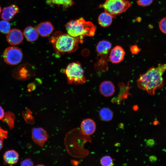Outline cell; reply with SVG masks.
<instances>
[{
    "instance_id": "22",
    "label": "cell",
    "mask_w": 166,
    "mask_h": 166,
    "mask_svg": "<svg viewBox=\"0 0 166 166\" xmlns=\"http://www.w3.org/2000/svg\"><path fill=\"white\" fill-rule=\"evenodd\" d=\"M10 23L5 20L0 21V32L3 34H7L10 30Z\"/></svg>"
},
{
    "instance_id": "25",
    "label": "cell",
    "mask_w": 166,
    "mask_h": 166,
    "mask_svg": "<svg viewBox=\"0 0 166 166\" xmlns=\"http://www.w3.org/2000/svg\"><path fill=\"white\" fill-rule=\"evenodd\" d=\"M153 0H137V3L138 5L145 6L150 5L153 2Z\"/></svg>"
},
{
    "instance_id": "16",
    "label": "cell",
    "mask_w": 166,
    "mask_h": 166,
    "mask_svg": "<svg viewBox=\"0 0 166 166\" xmlns=\"http://www.w3.org/2000/svg\"><path fill=\"white\" fill-rule=\"evenodd\" d=\"M112 47V44L109 41L103 40L100 41L96 47V51L101 55H106Z\"/></svg>"
},
{
    "instance_id": "2",
    "label": "cell",
    "mask_w": 166,
    "mask_h": 166,
    "mask_svg": "<svg viewBox=\"0 0 166 166\" xmlns=\"http://www.w3.org/2000/svg\"><path fill=\"white\" fill-rule=\"evenodd\" d=\"M81 40L79 38L74 37L68 34L57 31L51 36L49 42L53 45L57 53L64 54L76 51Z\"/></svg>"
},
{
    "instance_id": "28",
    "label": "cell",
    "mask_w": 166,
    "mask_h": 166,
    "mask_svg": "<svg viewBox=\"0 0 166 166\" xmlns=\"http://www.w3.org/2000/svg\"><path fill=\"white\" fill-rule=\"evenodd\" d=\"M155 144V141L153 139H149L147 142V145L149 146H152Z\"/></svg>"
},
{
    "instance_id": "30",
    "label": "cell",
    "mask_w": 166,
    "mask_h": 166,
    "mask_svg": "<svg viewBox=\"0 0 166 166\" xmlns=\"http://www.w3.org/2000/svg\"><path fill=\"white\" fill-rule=\"evenodd\" d=\"M6 136V133L0 127V137L3 138L4 137H5Z\"/></svg>"
},
{
    "instance_id": "13",
    "label": "cell",
    "mask_w": 166,
    "mask_h": 166,
    "mask_svg": "<svg viewBox=\"0 0 166 166\" xmlns=\"http://www.w3.org/2000/svg\"><path fill=\"white\" fill-rule=\"evenodd\" d=\"M100 93L103 96L109 97L113 95L115 92V87L111 81H106L102 82L99 88Z\"/></svg>"
},
{
    "instance_id": "32",
    "label": "cell",
    "mask_w": 166,
    "mask_h": 166,
    "mask_svg": "<svg viewBox=\"0 0 166 166\" xmlns=\"http://www.w3.org/2000/svg\"><path fill=\"white\" fill-rule=\"evenodd\" d=\"M36 166H46L42 164H39L36 165Z\"/></svg>"
},
{
    "instance_id": "29",
    "label": "cell",
    "mask_w": 166,
    "mask_h": 166,
    "mask_svg": "<svg viewBox=\"0 0 166 166\" xmlns=\"http://www.w3.org/2000/svg\"><path fill=\"white\" fill-rule=\"evenodd\" d=\"M4 114V110L0 106V120H1L3 117Z\"/></svg>"
},
{
    "instance_id": "19",
    "label": "cell",
    "mask_w": 166,
    "mask_h": 166,
    "mask_svg": "<svg viewBox=\"0 0 166 166\" xmlns=\"http://www.w3.org/2000/svg\"><path fill=\"white\" fill-rule=\"evenodd\" d=\"M99 115L101 121H109L113 119V113L112 111L109 108L103 107L100 110Z\"/></svg>"
},
{
    "instance_id": "27",
    "label": "cell",
    "mask_w": 166,
    "mask_h": 166,
    "mask_svg": "<svg viewBox=\"0 0 166 166\" xmlns=\"http://www.w3.org/2000/svg\"><path fill=\"white\" fill-rule=\"evenodd\" d=\"M130 49L132 53L133 54H137L140 50V49L136 45L131 46Z\"/></svg>"
},
{
    "instance_id": "20",
    "label": "cell",
    "mask_w": 166,
    "mask_h": 166,
    "mask_svg": "<svg viewBox=\"0 0 166 166\" xmlns=\"http://www.w3.org/2000/svg\"><path fill=\"white\" fill-rule=\"evenodd\" d=\"M101 57L96 63L95 67L99 72H105L108 70L107 58L106 55H101Z\"/></svg>"
},
{
    "instance_id": "11",
    "label": "cell",
    "mask_w": 166,
    "mask_h": 166,
    "mask_svg": "<svg viewBox=\"0 0 166 166\" xmlns=\"http://www.w3.org/2000/svg\"><path fill=\"white\" fill-rule=\"evenodd\" d=\"M125 54L124 49L121 46L117 45L111 50L109 58L113 63H118L121 62L124 59Z\"/></svg>"
},
{
    "instance_id": "6",
    "label": "cell",
    "mask_w": 166,
    "mask_h": 166,
    "mask_svg": "<svg viewBox=\"0 0 166 166\" xmlns=\"http://www.w3.org/2000/svg\"><path fill=\"white\" fill-rule=\"evenodd\" d=\"M131 4L128 0H105L100 6L113 18L127 10Z\"/></svg>"
},
{
    "instance_id": "31",
    "label": "cell",
    "mask_w": 166,
    "mask_h": 166,
    "mask_svg": "<svg viewBox=\"0 0 166 166\" xmlns=\"http://www.w3.org/2000/svg\"><path fill=\"white\" fill-rule=\"evenodd\" d=\"M2 138L0 137V150L2 149L3 146Z\"/></svg>"
},
{
    "instance_id": "26",
    "label": "cell",
    "mask_w": 166,
    "mask_h": 166,
    "mask_svg": "<svg viewBox=\"0 0 166 166\" xmlns=\"http://www.w3.org/2000/svg\"><path fill=\"white\" fill-rule=\"evenodd\" d=\"M20 166H34L33 162L30 158L26 159L21 162Z\"/></svg>"
},
{
    "instance_id": "12",
    "label": "cell",
    "mask_w": 166,
    "mask_h": 166,
    "mask_svg": "<svg viewBox=\"0 0 166 166\" xmlns=\"http://www.w3.org/2000/svg\"><path fill=\"white\" fill-rule=\"evenodd\" d=\"M19 10V9L17 6L14 4H12L3 9L1 18L3 20L10 21L13 19Z\"/></svg>"
},
{
    "instance_id": "4",
    "label": "cell",
    "mask_w": 166,
    "mask_h": 166,
    "mask_svg": "<svg viewBox=\"0 0 166 166\" xmlns=\"http://www.w3.org/2000/svg\"><path fill=\"white\" fill-rule=\"evenodd\" d=\"M65 26L68 34L81 39L83 37L94 36L96 29L92 22L86 21L83 18L71 20Z\"/></svg>"
},
{
    "instance_id": "24",
    "label": "cell",
    "mask_w": 166,
    "mask_h": 166,
    "mask_svg": "<svg viewBox=\"0 0 166 166\" xmlns=\"http://www.w3.org/2000/svg\"><path fill=\"white\" fill-rule=\"evenodd\" d=\"M159 27L161 31L166 34V17L163 18L160 21Z\"/></svg>"
},
{
    "instance_id": "21",
    "label": "cell",
    "mask_w": 166,
    "mask_h": 166,
    "mask_svg": "<svg viewBox=\"0 0 166 166\" xmlns=\"http://www.w3.org/2000/svg\"><path fill=\"white\" fill-rule=\"evenodd\" d=\"M74 0H47L48 4L61 6L65 8L71 6L74 4Z\"/></svg>"
},
{
    "instance_id": "1",
    "label": "cell",
    "mask_w": 166,
    "mask_h": 166,
    "mask_svg": "<svg viewBox=\"0 0 166 166\" xmlns=\"http://www.w3.org/2000/svg\"><path fill=\"white\" fill-rule=\"evenodd\" d=\"M166 70V63H159L156 67H151L145 73L140 75L137 81L138 87L149 95H154L156 90L164 86L163 76Z\"/></svg>"
},
{
    "instance_id": "3",
    "label": "cell",
    "mask_w": 166,
    "mask_h": 166,
    "mask_svg": "<svg viewBox=\"0 0 166 166\" xmlns=\"http://www.w3.org/2000/svg\"><path fill=\"white\" fill-rule=\"evenodd\" d=\"M89 140V136L83 134L81 130L77 128L68 132L64 139L65 145L69 153L72 154L74 152L76 154L77 152L81 154L82 152L85 156L88 152L83 148L84 144Z\"/></svg>"
},
{
    "instance_id": "18",
    "label": "cell",
    "mask_w": 166,
    "mask_h": 166,
    "mask_svg": "<svg viewBox=\"0 0 166 166\" xmlns=\"http://www.w3.org/2000/svg\"><path fill=\"white\" fill-rule=\"evenodd\" d=\"M113 18L109 13L105 12H103L98 17V23L102 27H108L112 23Z\"/></svg>"
},
{
    "instance_id": "8",
    "label": "cell",
    "mask_w": 166,
    "mask_h": 166,
    "mask_svg": "<svg viewBox=\"0 0 166 166\" xmlns=\"http://www.w3.org/2000/svg\"><path fill=\"white\" fill-rule=\"evenodd\" d=\"M49 137L46 131L43 128H34L32 131V138L34 142L41 147H43Z\"/></svg>"
},
{
    "instance_id": "9",
    "label": "cell",
    "mask_w": 166,
    "mask_h": 166,
    "mask_svg": "<svg viewBox=\"0 0 166 166\" xmlns=\"http://www.w3.org/2000/svg\"><path fill=\"white\" fill-rule=\"evenodd\" d=\"M23 38L22 32L19 29L15 28L10 30L6 37L8 42L14 45H18L22 43Z\"/></svg>"
},
{
    "instance_id": "33",
    "label": "cell",
    "mask_w": 166,
    "mask_h": 166,
    "mask_svg": "<svg viewBox=\"0 0 166 166\" xmlns=\"http://www.w3.org/2000/svg\"><path fill=\"white\" fill-rule=\"evenodd\" d=\"M1 6H0V13H1Z\"/></svg>"
},
{
    "instance_id": "15",
    "label": "cell",
    "mask_w": 166,
    "mask_h": 166,
    "mask_svg": "<svg viewBox=\"0 0 166 166\" xmlns=\"http://www.w3.org/2000/svg\"><path fill=\"white\" fill-rule=\"evenodd\" d=\"M5 161L9 165H13L18 162L19 156L18 153L14 150H9L5 152L3 156Z\"/></svg>"
},
{
    "instance_id": "14",
    "label": "cell",
    "mask_w": 166,
    "mask_h": 166,
    "mask_svg": "<svg viewBox=\"0 0 166 166\" xmlns=\"http://www.w3.org/2000/svg\"><path fill=\"white\" fill-rule=\"evenodd\" d=\"M36 29L38 34L42 37H46L50 35L54 30V26L49 21L40 23L37 27Z\"/></svg>"
},
{
    "instance_id": "7",
    "label": "cell",
    "mask_w": 166,
    "mask_h": 166,
    "mask_svg": "<svg viewBox=\"0 0 166 166\" xmlns=\"http://www.w3.org/2000/svg\"><path fill=\"white\" fill-rule=\"evenodd\" d=\"M3 57L7 64L15 65L20 63L23 58V54L21 50L14 46H10L4 51Z\"/></svg>"
},
{
    "instance_id": "10",
    "label": "cell",
    "mask_w": 166,
    "mask_h": 166,
    "mask_svg": "<svg viewBox=\"0 0 166 166\" xmlns=\"http://www.w3.org/2000/svg\"><path fill=\"white\" fill-rule=\"evenodd\" d=\"M80 128L82 133L89 136L94 133L96 129V125L95 122L93 120L87 118L81 122Z\"/></svg>"
},
{
    "instance_id": "17",
    "label": "cell",
    "mask_w": 166,
    "mask_h": 166,
    "mask_svg": "<svg viewBox=\"0 0 166 166\" xmlns=\"http://www.w3.org/2000/svg\"><path fill=\"white\" fill-rule=\"evenodd\" d=\"M23 34L29 42H33L37 40L39 35L36 28L31 26H27L25 29Z\"/></svg>"
},
{
    "instance_id": "5",
    "label": "cell",
    "mask_w": 166,
    "mask_h": 166,
    "mask_svg": "<svg viewBox=\"0 0 166 166\" xmlns=\"http://www.w3.org/2000/svg\"><path fill=\"white\" fill-rule=\"evenodd\" d=\"M63 72L69 84L73 83L78 85L84 84L86 81L84 70L78 62L69 64Z\"/></svg>"
},
{
    "instance_id": "23",
    "label": "cell",
    "mask_w": 166,
    "mask_h": 166,
    "mask_svg": "<svg viewBox=\"0 0 166 166\" xmlns=\"http://www.w3.org/2000/svg\"><path fill=\"white\" fill-rule=\"evenodd\" d=\"M100 163L102 166H113V160L109 156H105L100 160Z\"/></svg>"
}]
</instances>
